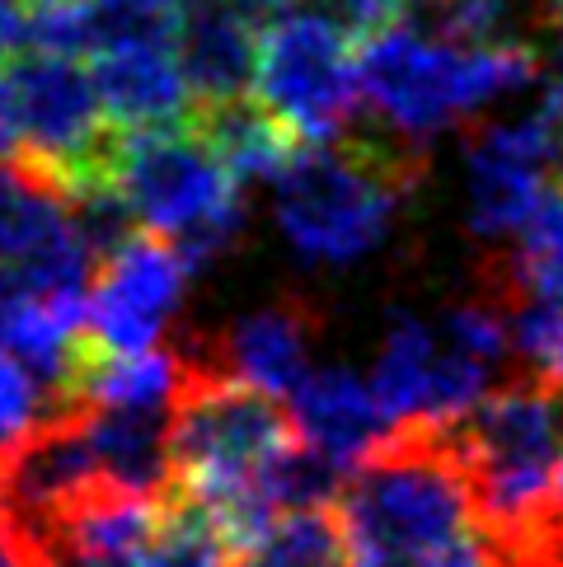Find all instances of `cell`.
Listing matches in <instances>:
<instances>
[{
    "mask_svg": "<svg viewBox=\"0 0 563 567\" xmlns=\"http://www.w3.org/2000/svg\"><path fill=\"white\" fill-rule=\"evenodd\" d=\"M348 567H502L451 427H395L338 488Z\"/></svg>",
    "mask_w": 563,
    "mask_h": 567,
    "instance_id": "6da1fadb",
    "label": "cell"
},
{
    "mask_svg": "<svg viewBox=\"0 0 563 567\" xmlns=\"http://www.w3.org/2000/svg\"><path fill=\"white\" fill-rule=\"evenodd\" d=\"M540 62L526 43H460L432 24L390 19L361 38V94L390 132L428 141L526 90Z\"/></svg>",
    "mask_w": 563,
    "mask_h": 567,
    "instance_id": "7a4b0ae2",
    "label": "cell"
},
{
    "mask_svg": "<svg viewBox=\"0 0 563 567\" xmlns=\"http://www.w3.org/2000/svg\"><path fill=\"white\" fill-rule=\"evenodd\" d=\"M418 146L325 141L300 146L273 178V216L300 262L352 268L390 239L418 188Z\"/></svg>",
    "mask_w": 563,
    "mask_h": 567,
    "instance_id": "3957f363",
    "label": "cell"
},
{
    "mask_svg": "<svg viewBox=\"0 0 563 567\" xmlns=\"http://www.w3.org/2000/svg\"><path fill=\"white\" fill-rule=\"evenodd\" d=\"M109 193L141 230L165 235L174 249H184L193 268L226 254L245 220L239 174L197 132L193 117L184 127L117 132Z\"/></svg>",
    "mask_w": 563,
    "mask_h": 567,
    "instance_id": "277c9868",
    "label": "cell"
},
{
    "mask_svg": "<svg viewBox=\"0 0 563 567\" xmlns=\"http://www.w3.org/2000/svg\"><path fill=\"white\" fill-rule=\"evenodd\" d=\"M512 352V329L489 300H455L441 319L399 315L380 338L371 384L395 427H455L489 399L493 371Z\"/></svg>",
    "mask_w": 563,
    "mask_h": 567,
    "instance_id": "5b68a950",
    "label": "cell"
},
{
    "mask_svg": "<svg viewBox=\"0 0 563 567\" xmlns=\"http://www.w3.org/2000/svg\"><path fill=\"white\" fill-rule=\"evenodd\" d=\"M451 432L498 549L531 535L554 506V470L563 455V390L540 375H521L489 394L470 417H460Z\"/></svg>",
    "mask_w": 563,
    "mask_h": 567,
    "instance_id": "8992f818",
    "label": "cell"
},
{
    "mask_svg": "<svg viewBox=\"0 0 563 567\" xmlns=\"http://www.w3.org/2000/svg\"><path fill=\"white\" fill-rule=\"evenodd\" d=\"M361 94V43L334 14L296 6L264 24L254 99L300 146L344 136Z\"/></svg>",
    "mask_w": 563,
    "mask_h": 567,
    "instance_id": "52a82bcc",
    "label": "cell"
},
{
    "mask_svg": "<svg viewBox=\"0 0 563 567\" xmlns=\"http://www.w3.org/2000/svg\"><path fill=\"white\" fill-rule=\"evenodd\" d=\"M94 249L66 184L33 159H0V323L33 296H90Z\"/></svg>",
    "mask_w": 563,
    "mask_h": 567,
    "instance_id": "ba28073f",
    "label": "cell"
},
{
    "mask_svg": "<svg viewBox=\"0 0 563 567\" xmlns=\"http://www.w3.org/2000/svg\"><path fill=\"white\" fill-rule=\"evenodd\" d=\"M10 85L19 104V132H24V146H29L24 159L48 169L80 202L113 197L109 165H113L117 127L104 113L94 71H85L66 52L33 48L29 56L14 62Z\"/></svg>",
    "mask_w": 563,
    "mask_h": 567,
    "instance_id": "9c48e42d",
    "label": "cell"
},
{
    "mask_svg": "<svg viewBox=\"0 0 563 567\" xmlns=\"http://www.w3.org/2000/svg\"><path fill=\"white\" fill-rule=\"evenodd\" d=\"M563 159V117L540 99L526 117L493 123L470 141L465 159V220L470 235L516 239L550 197V174Z\"/></svg>",
    "mask_w": 563,
    "mask_h": 567,
    "instance_id": "30bf717a",
    "label": "cell"
},
{
    "mask_svg": "<svg viewBox=\"0 0 563 567\" xmlns=\"http://www.w3.org/2000/svg\"><path fill=\"white\" fill-rule=\"evenodd\" d=\"M193 262L165 235L113 239L90 281V338L109 352H151L184 306Z\"/></svg>",
    "mask_w": 563,
    "mask_h": 567,
    "instance_id": "8fae6325",
    "label": "cell"
},
{
    "mask_svg": "<svg viewBox=\"0 0 563 567\" xmlns=\"http://www.w3.org/2000/svg\"><path fill=\"white\" fill-rule=\"evenodd\" d=\"M170 493H141L123 483H94L48 530L57 567H141L160 530Z\"/></svg>",
    "mask_w": 563,
    "mask_h": 567,
    "instance_id": "7c38bea8",
    "label": "cell"
},
{
    "mask_svg": "<svg viewBox=\"0 0 563 567\" xmlns=\"http://www.w3.org/2000/svg\"><path fill=\"white\" fill-rule=\"evenodd\" d=\"M291 417L300 445L325 460L334 474H352L380 441L395 432L390 413L380 409L371 380H361L352 367H319L291 394Z\"/></svg>",
    "mask_w": 563,
    "mask_h": 567,
    "instance_id": "4fadbf2b",
    "label": "cell"
},
{
    "mask_svg": "<svg viewBox=\"0 0 563 567\" xmlns=\"http://www.w3.org/2000/svg\"><path fill=\"white\" fill-rule=\"evenodd\" d=\"M315 333L319 323L300 300H277V306L239 315L212 342V352L197 357L273 399H291L315 371Z\"/></svg>",
    "mask_w": 563,
    "mask_h": 567,
    "instance_id": "5bb4252c",
    "label": "cell"
},
{
    "mask_svg": "<svg viewBox=\"0 0 563 567\" xmlns=\"http://www.w3.org/2000/svg\"><path fill=\"white\" fill-rule=\"evenodd\" d=\"M99 99L117 132H160L184 127L197 99L184 71L178 43H136L90 56Z\"/></svg>",
    "mask_w": 563,
    "mask_h": 567,
    "instance_id": "9a60e30c",
    "label": "cell"
},
{
    "mask_svg": "<svg viewBox=\"0 0 563 567\" xmlns=\"http://www.w3.org/2000/svg\"><path fill=\"white\" fill-rule=\"evenodd\" d=\"M258 48H264V24L239 10L235 0H212V6L193 10L178 52H184L197 109L249 99L258 75Z\"/></svg>",
    "mask_w": 563,
    "mask_h": 567,
    "instance_id": "2e32d148",
    "label": "cell"
},
{
    "mask_svg": "<svg viewBox=\"0 0 563 567\" xmlns=\"http://www.w3.org/2000/svg\"><path fill=\"white\" fill-rule=\"evenodd\" d=\"M498 306H554L563 310V188L540 202L531 226L512 239L502 262H493Z\"/></svg>",
    "mask_w": 563,
    "mask_h": 567,
    "instance_id": "e0dca14e",
    "label": "cell"
},
{
    "mask_svg": "<svg viewBox=\"0 0 563 567\" xmlns=\"http://www.w3.org/2000/svg\"><path fill=\"white\" fill-rule=\"evenodd\" d=\"M235 567H348L344 530L329 506H300L273 520V530L258 535Z\"/></svg>",
    "mask_w": 563,
    "mask_h": 567,
    "instance_id": "ac0fdd59",
    "label": "cell"
},
{
    "mask_svg": "<svg viewBox=\"0 0 563 567\" xmlns=\"http://www.w3.org/2000/svg\"><path fill=\"white\" fill-rule=\"evenodd\" d=\"M231 549H235V539L221 530L203 506L170 488L165 516H160V530L151 539L146 558H141V567H235Z\"/></svg>",
    "mask_w": 563,
    "mask_h": 567,
    "instance_id": "d6986e66",
    "label": "cell"
},
{
    "mask_svg": "<svg viewBox=\"0 0 563 567\" xmlns=\"http://www.w3.org/2000/svg\"><path fill=\"white\" fill-rule=\"evenodd\" d=\"M52 413H57V394L24 367V361L0 352V460L10 451H19Z\"/></svg>",
    "mask_w": 563,
    "mask_h": 567,
    "instance_id": "ffe728a7",
    "label": "cell"
},
{
    "mask_svg": "<svg viewBox=\"0 0 563 567\" xmlns=\"http://www.w3.org/2000/svg\"><path fill=\"white\" fill-rule=\"evenodd\" d=\"M512 348L526 357L531 375L563 390V310L554 306H516L512 310Z\"/></svg>",
    "mask_w": 563,
    "mask_h": 567,
    "instance_id": "44dd1931",
    "label": "cell"
},
{
    "mask_svg": "<svg viewBox=\"0 0 563 567\" xmlns=\"http://www.w3.org/2000/svg\"><path fill=\"white\" fill-rule=\"evenodd\" d=\"M0 567H57L52 549L0 506Z\"/></svg>",
    "mask_w": 563,
    "mask_h": 567,
    "instance_id": "7402d4cb",
    "label": "cell"
},
{
    "mask_svg": "<svg viewBox=\"0 0 563 567\" xmlns=\"http://www.w3.org/2000/svg\"><path fill=\"white\" fill-rule=\"evenodd\" d=\"M24 43H33V14L24 10V0H0V62L19 56Z\"/></svg>",
    "mask_w": 563,
    "mask_h": 567,
    "instance_id": "603a6c76",
    "label": "cell"
},
{
    "mask_svg": "<svg viewBox=\"0 0 563 567\" xmlns=\"http://www.w3.org/2000/svg\"><path fill=\"white\" fill-rule=\"evenodd\" d=\"M361 29H380L390 24V19H405V10L413 6H441V0H338Z\"/></svg>",
    "mask_w": 563,
    "mask_h": 567,
    "instance_id": "cb8c5ba5",
    "label": "cell"
},
{
    "mask_svg": "<svg viewBox=\"0 0 563 567\" xmlns=\"http://www.w3.org/2000/svg\"><path fill=\"white\" fill-rule=\"evenodd\" d=\"M19 146H24V132H19L14 85H10V75H0V159H10Z\"/></svg>",
    "mask_w": 563,
    "mask_h": 567,
    "instance_id": "d4e9b609",
    "label": "cell"
},
{
    "mask_svg": "<svg viewBox=\"0 0 563 567\" xmlns=\"http://www.w3.org/2000/svg\"><path fill=\"white\" fill-rule=\"evenodd\" d=\"M235 6H239V10H245V14H254V19H258V24H273V19H277V14H287V10H296V6H300V0H235Z\"/></svg>",
    "mask_w": 563,
    "mask_h": 567,
    "instance_id": "484cf974",
    "label": "cell"
},
{
    "mask_svg": "<svg viewBox=\"0 0 563 567\" xmlns=\"http://www.w3.org/2000/svg\"><path fill=\"white\" fill-rule=\"evenodd\" d=\"M554 512L563 516V455H559V470H554Z\"/></svg>",
    "mask_w": 563,
    "mask_h": 567,
    "instance_id": "4316f807",
    "label": "cell"
},
{
    "mask_svg": "<svg viewBox=\"0 0 563 567\" xmlns=\"http://www.w3.org/2000/svg\"><path fill=\"white\" fill-rule=\"evenodd\" d=\"M174 10H203V6H212V0H170Z\"/></svg>",
    "mask_w": 563,
    "mask_h": 567,
    "instance_id": "83f0119b",
    "label": "cell"
},
{
    "mask_svg": "<svg viewBox=\"0 0 563 567\" xmlns=\"http://www.w3.org/2000/svg\"><path fill=\"white\" fill-rule=\"evenodd\" d=\"M550 14H554V24L563 29V0H550Z\"/></svg>",
    "mask_w": 563,
    "mask_h": 567,
    "instance_id": "f1b7e54d",
    "label": "cell"
},
{
    "mask_svg": "<svg viewBox=\"0 0 563 567\" xmlns=\"http://www.w3.org/2000/svg\"><path fill=\"white\" fill-rule=\"evenodd\" d=\"M33 6H71V0H33Z\"/></svg>",
    "mask_w": 563,
    "mask_h": 567,
    "instance_id": "f546056e",
    "label": "cell"
}]
</instances>
